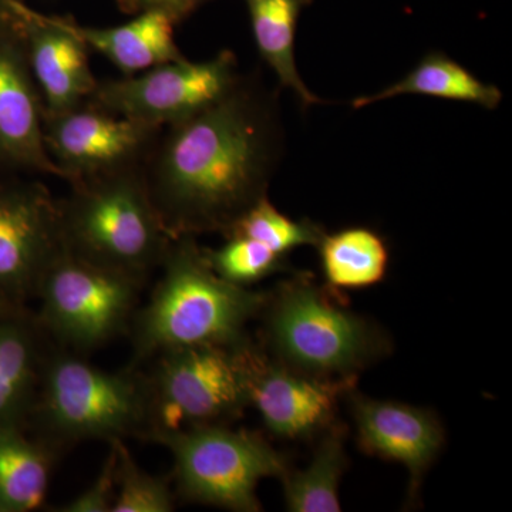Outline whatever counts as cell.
<instances>
[{
  "label": "cell",
  "instance_id": "1",
  "mask_svg": "<svg viewBox=\"0 0 512 512\" xmlns=\"http://www.w3.org/2000/svg\"><path fill=\"white\" fill-rule=\"evenodd\" d=\"M282 153L278 93L241 76L211 106L161 128L141 173L171 238L225 235L268 197Z\"/></svg>",
  "mask_w": 512,
  "mask_h": 512
},
{
  "label": "cell",
  "instance_id": "2",
  "mask_svg": "<svg viewBox=\"0 0 512 512\" xmlns=\"http://www.w3.org/2000/svg\"><path fill=\"white\" fill-rule=\"evenodd\" d=\"M160 268V281L128 329L134 367L167 350L251 339L248 325L261 316L269 292L225 281L194 237L173 239Z\"/></svg>",
  "mask_w": 512,
  "mask_h": 512
},
{
  "label": "cell",
  "instance_id": "3",
  "mask_svg": "<svg viewBox=\"0 0 512 512\" xmlns=\"http://www.w3.org/2000/svg\"><path fill=\"white\" fill-rule=\"evenodd\" d=\"M261 316L266 355L303 375L359 377L392 355V338L382 326L350 311L306 275L269 292Z\"/></svg>",
  "mask_w": 512,
  "mask_h": 512
},
{
  "label": "cell",
  "instance_id": "4",
  "mask_svg": "<svg viewBox=\"0 0 512 512\" xmlns=\"http://www.w3.org/2000/svg\"><path fill=\"white\" fill-rule=\"evenodd\" d=\"M36 439L59 454L87 440L144 439L148 424L146 375L130 367L109 372L53 343L29 420Z\"/></svg>",
  "mask_w": 512,
  "mask_h": 512
},
{
  "label": "cell",
  "instance_id": "5",
  "mask_svg": "<svg viewBox=\"0 0 512 512\" xmlns=\"http://www.w3.org/2000/svg\"><path fill=\"white\" fill-rule=\"evenodd\" d=\"M59 200L64 245L96 264L146 278L173 238L148 197L141 164L80 178Z\"/></svg>",
  "mask_w": 512,
  "mask_h": 512
},
{
  "label": "cell",
  "instance_id": "6",
  "mask_svg": "<svg viewBox=\"0 0 512 512\" xmlns=\"http://www.w3.org/2000/svg\"><path fill=\"white\" fill-rule=\"evenodd\" d=\"M255 342L201 345L154 356L146 375L148 424L144 439L192 427L229 424L249 407V357Z\"/></svg>",
  "mask_w": 512,
  "mask_h": 512
},
{
  "label": "cell",
  "instance_id": "7",
  "mask_svg": "<svg viewBox=\"0 0 512 512\" xmlns=\"http://www.w3.org/2000/svg\"><path fill=\"white\" fill-rule=\"evenodd\" d=\"M144 281L74 254L63 242L37 286V322L56 346L83 356L130 329Z\"/></svg>",
  "mask_w": 512,
  "mask_h": 512
},
{
  "label": "cell",
  "instance_id": "8",
  "mask_svg": "<svg viewBox=\"0 0 512 512\" xmlns=\"http://www.w3.org/2000/svg\"><path fill=\"white\" fill-rule=\"evenodd\" d=\"M173 454L174 481L185 503L234 512H259L256 488L291 468L289 458L256 431L228 424L192 427L156 440Z\"/></svg>",
  "mask_w": 512,
  "mask_h": 512
},
{
  "label": "cell",
  "instance_id": "9",
  "mask_svg": "<svg viewBox=\"0 0 512 512\" xmlns=\"http://www.w3.org/2000/svg\"><path fill=\"white\" fill-rule=\"evenodd\" d=\"M241 76L237 56L222 50L204 62L185 57L134 76L99 83L86 103L137 123L164 128L220 100Z\"/></svg>",
  "mask_w": 512,
  "mask_h": 512
},
{
  "label": "cell",
  "instance_id": "10",
  "mask_svg": "<svg viewBox=\"0 0 512 512\" xmlns=\"http://www.w3.org/2000/svg\"><path fill=\"white\" fill-rule=\"evenodd\" d=\"M359 377L320 379L271 359L261 345L249 357V406L265 429L282 440H312L338 420L339 404L356 389Z\"/></svg>",
  "mask_w": 512,
  "mask_h": 512
},
{
  "label": "cell",
  "instance_id": "11",
  "mask_svg": "<svg viewBox=\"0 0 512 512\" xmlns=\"http://www.w3.org/2000/svg\"><path fill=\"white\" fill-rule=\"evenodd\" d=\"M63 247L59 200L42 184L0 190V302L22 306L36 296Z\"/></svg>",
  "mask_w": 512,
  "mask_h": 512
},
{
  "label": "cell",
  "instance_id": "12",
  "mask_svg": "<svg viewBox=\"0 0 512 512\" xmlns=\"http://www.w3.org/2000/svg\"><path fill=\"white\" fill-rule=\"evenodd\" d=\"M160 130L89 103L45 114L43 123L47 153L67 183L143 163Z\"/></svg>",
  "mask_w": 512,
  "mask_h": 512
},
{
  "label": "cell",
  "instance_id": "13",
  "mask_svg": "<svg viewBox=\"0 0 512 512\" xmlns=\"http://www.w3.org/2000/svg\"><path fill=\"white\" fill-rule=\"evenodd\" d=\"M350 404L357 446L369 456L402 464L409 471V501L416 503L423 478L446 444L440 417L427 407L377 400L352 390Z\"/></svg>",
  "mask_w": 512,
  "mask_h": 512
},
{
  "label": "cell",
  "instance_id": "14",
  "mask_svg": "<svg viewBox=\"0 0 512 512\" xmlns=\"http://www.w3.org/2000/svg\"><path fill=\"white\" fill-rule=\"evenodd\" d=\"M22 39L45 114L76 109L90 99L99 82L90 67L89 49L66 18L26 8Z\"/></svg>",
  "mask_w": 512,
  "mask_h": 512
},
{
  "label": "cell",
  "instance_id": "15",
  "mask_svg": "<svg viewBox=\"0 0 512 512\" xmlns=\"http://www.w3.org/2000/svg\"><path fill=\"white\" fill-rule=\"evenodd\" d=\"M20 46L0 45V153L22 167L63 180L47 153L45 104Z\"/></svg>",
  "mask_w": 512,
  "mask_h": 512
},
{
  "label": "cell",
  "instance_id": "16",
  "mask_svg": "<svg viewBox=\"0 0 512 512\" xmlns=\"http://www.w3.org/2000/svg\"><path fill=\"white\" fill-rule=\"evenodd\" d=\"M52 346L22 306L0 312V427L28 423Z\"/></svg>",
  "mask_w": 512,
  "mask_h": 512
},
{
  "label": "cell",
  "instance_id": "17",
  "mask_svg": "<svg viewBox=\"0 0 512 512\" xmlns=\"http://www.w3.org/2000/svg\"><path fill=\"white\" fill-rule=\"evenodd\" d=\"M74 35L110 60L124 76H134L161 64L185 59L175 42V20L167 13L146 10L113 28H87L66 18Z\"/></svg>",
  "mask_w": 512,
  "mask_h": 512
},
{
  "label": "cell",
  "instance_id": "18",
  "mask_svg": "<svg viewBox=\"0 0 512 512\" xmlns=\"http://www.w3.org/2000/svg\"><path fill=\"white\" fill-rule=\"evenodd\" d=\"M400 96L436 97L476 104L485 110L498 109L503 101V92L497 86L483 82L463 64L434 50L427 53L403 79L384 87L380 92L356 97L352 107L355 110L365 109Z\"/></svg>",
  "mask_w": 512,
  "mask_h": 512
},
{
  "label": "cell",
  "instance_id": "19",
  "mask_svg": "<svg viewBox=\"0 0 512 512\" xmlns=\"http://www.w3.org/2000/svg\"><path fill=\"white\" fill-rule=\"evenodd\" d=\"M245 3L256 49L274 72L279 86L292 90L303 107L323 104L303 82L295 59L299 16L311 0H245Z\"/></svg>",
  "mask_w": 512,
  "mask_h": 512
},
{
  "label": "cell",
  "instance_id": "20",
  "mask_svg": "<svg viewBox=\"0 0 512 512\" xmlns=\"http://www.w3.org/2000/svg\"><path fill=\"white\" fill-rule=\"evenodd\" d=\"M25 427H0V512H30L45 504L57 453Z\"/></svg>",
  "mask_w": 512,
  "mask_h": 512
},
{
  "label": "cell",
  "instance_id": "21",
  "mask_svg": "<svg viewBox=\"0 0 512 512\" xmlns=\"http://www.w3.org/2000/svg\"><path fill=\"white\" fill-rule=\"evenodd\" d=\"M348 426L336 420L316 437L311 463L302 470L289 468L281 478L286 510L340 512L339 487L348 470Z\"/></svg>",
  "mask_w": 512,
  "mask_h": 512
},
{
  "label": "cell",
  "instance_id": "22",
  "mask_svg": "<svg viewBox=\"0 0 512 512\" xmlns=\"http://www.w3.org/2000/svg\"><path fill=\"white\" fill-rule=\"evenodd\" d=\"M320 269L329 288L359 291L386 278L390 252L382 235L367 227L325 232L316 245Z\"/></svg>",
  "mask_w": 512,
  "mask_h": 512
},
{
  "label": "cell",
  "instance_id": "23",
  "mask_svg": "<svg viewBox=\"0 0 512 512\" xmlns=\"http://www.w3.org/2000/svg\"><path fill=\"white\" fill-rule=\"evenodd\" d=\"M325 232L311 220H292L265 197L245 212L225 235H244L261 242L275 254L288 256L293 249L316 248Z\"/></svg>",
  "mask_w": 512,
  "mask_h": 512
},
{
  "label": "cell",
  "instance_id": "24",
  "mask_svg": "<svg viewBox=\"0 0 512 512\" xmlns=\"http://www.w3.org/2000/svg\"><path fill=\"white\" fill-rule=\"evenodd\" d=\"M211 268L225 281L252 288L269 276L289 271L288 256L275 254L255 239L244 235H225L220 248H204Z\"/></svg>",
  "mask_w": 512,
  "mask_h": 512
},
{
  "label": "cell",
  "instance_id": "25",
  "mask_svg": "<svg viewBox=\"0 0 512 512\" xmlns=\"http://www.w3.org/2000/svg\"><path fill=\"white\" fill-rule=\"evenodd\" d=\"M119 471L111 512H171L175 495L168 478L151 476L138 467L123 440H117Z\"/></svg>",
  "mask_w": 512,
  "mask_h": 512
},
{
  "label": "cell",
  "instance_id": "26",
  "mask_svg": "<svg viewBox=\"0 0 512 512\" xmlns=\"http://www.w3.org/2000/svg\"><path fill=\"white\" fill-rule=\"evenodd\" d=\"M117 471H119V448L117 440L110 441L109 456L96 481L69 503L57 508L59 512H111L117 493Z\"/></svg>",
  "mask_w": 512,
  "mask_h": 512
},
{
  "label": "cell",
  "instance_id": "27",
  "mask_svg": "<svg viewBox=\"0 0 512 512\" xmlns=\"http://www.w3.org/2000/svg\"><path fill=\"white\" fill-rule=\"evenodd\" d=\"M121 8L127 12H146V10H158L167 13L178 22L187 16L201 0H119Z\"/></svg>",
  "mask_w": 512,
  "mask_h": 512
},
{
  "label": "cell",
  "instance_id": "28",
  "mask_svg": "<svg viewBox=\"0 0 512 512\" xmlns=\"http://www.w3.org/2000/svg\"><path fill=\"white\" fill-rule=\"evenodd\" d=\"M0 6L8 9L13 15L23 18V8H25V5H22L18 0H0Z\"/></svg>",
  "mask_w": 512,
  "mask_h": 512
},
{
  "label": "cell",
  "instance_id": "29",
  "mask_svg": "<svg viewBox=\"0 0 512 512\" xmlns=\"http://www.w3.org/2000/svg\"><path fill=\"white\" fill-rule=\"evenodd\" d=\"M13 308V306L6 305V303L0 302V312L5 311V309Z\"/></svg>",
  "mask_w": 512,
  "mask_h": 512
}]
</instances>
